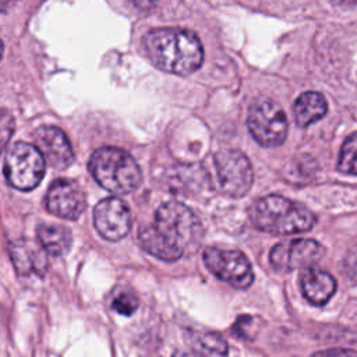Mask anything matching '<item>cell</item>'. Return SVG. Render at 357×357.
<instances>
[{
	"label": "cell",
	"mask_w": 357,
	"mask_h": 357,
	"mask_svg": "<svg viewBox=\"0 0 357 357\" xmlns=\"http://www.w3.org/2000/svg\"><path fill=\"white\" fill-rule=\"evenodd\" d=\"M1 54H3V42L0 39V59H1Z\"/></svg>",
	"instance_id": "obj_26"
},
{
	"label": "cell",
	"mask_w": 357,
	"mask_h": 357,
	"mask_svg": "<svg viewBox=\"0 0 357 357\" xmlns=\"http://www.w3.org/2000/svg\"><path fill=\"white\" fill-rule=\"evenodd\" d=\"M144 47L152 64L170 74L188 75L197 71L204 61L201 40L185 29H153L146 33Z\"/></svg>",
	"instance_id": "obj_2"
},
{
	"label": "cell",
	"mask_w": 357,
	"mask_h": 357,
	"mask_svg": "<svg viewBox=\"0 0 357 357\" xmlns=\"http://www.w3.org/2000/svg\"><path fill=\"white\" fill-rule=\"evenodd\" d=\"M13 132H14L13 116L7 110L0 109V152H3V149L8 144Z\"/></svg>",
	"instance_id": "obj_20"
},
{
	"label": "cell",
	"mask_w": 357,
	"mask_h": 357,
	"mask_svg": "<svg viewBox=\"0 0 357 357\" xmlns=\"http://www.w3.org/2000/svg\"><path fill=\"white\" fill-rule=\"evenodd\" d=\"M204 262L218 279L236 289H247L254 280V272L250 261L237 250L208 247L204 251Z\"/></svg>",
	"instance_id": "obj_8"
},
{
	"label": "cell",
	"mask_w": 357,
	"mask_h": 357,
	"mask_svg": "<svg viewBox=\"0 0 357 357\" xmlns=\"http://www.w3.org/2000/svg\"><path fill=\"white\" fill-rule=\"evenodd\" d=\"M35 146L43 155L46 163L54 169H66L74 160L71 144L60 128L54 126H42L33 134Z\"/></svg>",
	"instance_id": "obj_12"
},
{
	"label": "cell",
	"mask_w": 357,
	"mask_h": 357,
	"mask_svg": "<svg viewBox=\"0 0 357 357\" xmlns=\"http://www.w3.org/2000/svg\"><path fill=\"white\" fill-rule=\"evenodd\" d=\"M46 160L40 151L31 144H14L4 159V176L10 185L21 191L35 188L45 176Z\"/></svg>",
	"instance_id": "obj_5"
},
{
	"label": "cell",
	"mask_w": 357,
	"mask_h": 357,
	"mask_svg": "<svg viewBox=\"0 0 357 357\" xmlns=\"http://www.w3.org/2000/svg\"><path fill=\"white\" fill-rule=\"evenodd\" d=\"M250 218L257 229L271 234L303 233L315 225V216L305 205L278 194L258 199Z\"/></svg>",
	"instance_id": "obj_3"
},
{
	"label": "cell",
	"mask_w": 357,
	"mask_h": 357,
	"mask_svg": "<svg viewBox=\"0 0 357 357\" xmlns=\"http://www.w3.org/2000/svg\"><path fill=\"white\" fill-rule=\"evenodd\" d=\"M11 261L17 269V272L22 276L38 275L42 276L47 269V258L46 250L39 243L29 238H17L8 245Z\"/></svg>",
	"instance_id": "obj_13"
},
{
	"label": "cell",
	"mask_w": 357,
	"mask_h": 357,
	"mask_svg": "<svg viewBox=\"0 0 357 357\" xmlns=\"http://www.w3.org/2000/svg\"><path fill=\"white\" fill-rule=\"evenodd\" d=\"M247 127L262 146H278L287 137V117L283 109L269 98H259L250 106Z\"/></svg>",
	"instance_id": "obj_6"
},
{
	"label": "cell",
	"mask_w": 357,
	"mask_h": 357,
	"mask_svg": "<svg viewBox=\"0 0 357 357\" xmlns=\"http://www.w3.org/2000/svg\"><path fill=\"white\" fill-rule=\"evenodd\" d=\"M202 234V225L192 209L169 201L158 208L153 223L144 226L138 238L148 254L170 262L197 250Z\"/></svg>",
	"instance_id": "obj_1"
},
{
	"label": "cell",
	"mask_w": 357,
	"mask_h": 357,
	"mask_svg": "<svg viewBox=\"0 0 357 357\" xmlns=\"http://www.w3.org/2000/svg\"><path fill=\"white\" fill-rule=\"evenodd\" d=\"M317 354H322V356H326V354H357V351L354 350H326V351H319Z\"/></svg>",
	"instance_id": "obj_23"
},
{
	"label": "cell",
	"mask_w": 357,
	"mask_h": 357,
	"mask_svg": "<svg viewBox=\"0 0 357 357\" xmlns=\"http://www.w3.org/2000/svg\"><path fill=\"white\" fill-rule=\"evenodd\" d=\"M93 225L98 233L110 241H117L130 231L131 216L127 204L117 197H107L93 209Z\"/></svg>",
	"instance_id": "obj_10"
},
{
	"label": "cell",
	"mask_w": 357,
	"mask_h": 357,
	"mask_svg": "<svg viewBox=\"0 0 357 357\" xmlns=\"http://www.w3.org/2000/svg\"><path fill=\"white\" fill-rule=\"evenodd\" d=\"M344 265H346V271L350 275V278L353 280H357V248H354L344 259Z\"/></svg>",
	"instance_id": "obj_21"
},
{
	"label": "cell",
	"mask_w": 357,
	"mask_h": 357,
	"mask_svg": "<svg viewBox=\"0 0 357 357\" xmlns=\"http://www.w3.org/2000/svg\"><path fill=\"white\" fill-rule=\"evenodd\" d=\"M303 296L314 305H324L336 291L333 276L318 268H304L300 275Z\"/></svg>",
	"instance_id": "obj_14"
},
{
	"label": "cell",
	"mask_w": 357,
	"mask_h": 357,
	"mask_svg": "<svg viewBox=\"0 0 357 357\" xmlns=\"http://www.w3.org/2000/svg\"><path fill=\"white\" fill-rule=\"evenodd\" d=\"M131 1L139 10H149L156 3V0H131Z\"/></svg>",
	"instance_id": "obj_22"
},
{
	"label": "cell",
	"mask_w": 357,
	"mask_h": 357,
	"mask_svg": "<svg viewBox=\"0 0 357 357\" xmlns=\"http://www.w3.org/2000/svg\"><path fill=\"white\" fill-rule=\"evenodd\" d=\"M328 105L322 93L307 91L301 93L294 102V119L300 127H308L322 119L326 113Z\"/></svg>",
	"instance_id": "obj_15"
},
{
	"label": "cell",
	"mask_w": 357,
	"mask_h": 357,
	"mask_svg": "<svg viewBox=\"0 0 357 357\" xmlns=\"http://www.w3.org/2000/svg\"><path fill=\"white\" fill-rule=\"evenodd\" d=\"M112 308L121 315H131L138 308V298L131 293H120L114 297Z\"/></svg>",
	"instance_id": "obj_19"
},
{
	"label": "cell",
	"mask_w": 357,
	"mask_h": 357,
	"mask_svg": "<svg viewBox=\"0 0 357 357\" xmlns=\"http://www.w3.org/2000/svg\"><path fill=\"white\" fill-rule=\"evenodd\" d=\"M340 3H343V4H349V6H354V4H357V0H339Z\"/></svg>",
	"instance_id": "obj_25"
},
{
	"label": "cell",
	"mask_w": 357,
	"mask_h": 357,
	"mask_svg": "<svg viewBox=\"0 0 357 357\" xmlns=\"http://www.w3.org/2000/svg\"><path fill=\"white\" fill-rule=\"evenodd\" d=\"M216 177L220 190L229 197H243L254 181L252 166L238 149H220L213 156Z\"/></svg>",
	"instance_id": "obj_7"
},
{
	"label": "cell",
	"mask_w": 357,
	"mask_h": 357,
	"mask_svg": "<svg viewBox=\"0 0 357 357\" xmlns=\"http://www.w3.org/2000/svg\"><path fill=\"white\" fill-rule=\"evenodd\" d=\"M324 247L312 238H294L272 247L269 261L278 271H294L315 265L324 255Z\"/></svg>",
	"instance_id": "obj_9"
},
{
	"label": "cell",
	"mask_w": 357,
	"mask_h": 357,
	"mask_svg": "<svg viewBox=\"0 0 357 357\" xmlns=\"http://www.w3.org/2000/svg\"><path fill=\"white\" fill-rule=\"evenodd\" d=\"M38 238L47 254L54 257L66 255L70 251L73 243L71 233L60 225H39Z\"/></svg>",
	"instance_id": "obj_16"
},
{
	"label": "cell",
	"mask_w": 357,
	"mask_h": 357,
	"mask_svg": "<svg viewBox=\"0 0 357 357\" xmlns=\"http://www.w3.org/2000/svg\"><path fill=\"white\" fill-rule=\"evenodd\" d=\"M337 170L344 174L357 176V132L346 138L340 148Z\"/></svg>",
	"instance_id": "obj_17"
},
{
	"label": "cell",
	"mask_w": 357,
	"mask_h": 357,
	"mask_svg": "<svg viewBox=\"0 0 357 357\" xmlns=\"http://www.w3.org/2000/svg\"><path fill=\"white\" fill-rule=\"evenodd\" d=\"M195 347L204 353V354H226L227 353V344L226 342L216 333H205L199 336V339L195 343Z\"/></svg>",
	"instance_id": "obj_18"
},
{
	"label": "cell",
	"mask_w": 357,
	"mask_h": 357,
	"mask_svg": "<svg viewBox=\"0 0 357 357\" xmlns=\"http://www.w3.org/2000/svg\"><path fill=\"white\" fill-rule=\"evenodd\" d=\"M13 0H0V13H3Z\"/></svg>",
	"instance_id": "obj_24"
},
{
	"label": "cell",
	"mask_w": 357,
	"mask_h": 357,
	"mask_svg": "<svg viewBox=\"0 0 357 357\" xmlns=\"http://www.w3.org/2000/svg\"><path fill=\"white\" fill-rule=\"evenodd\" d=\"M45 205L50 213L74 220L78 219L85 209V194L77 181L57 178L49 185Z\"/></svg>",
	"instance_id": "obj_11"
},
{
	"label": "cell",
	"mask_w": 357,
	"mask_h": 357,
	"mask_svg": "<svg viewBox=\"0 0 357 357\" xmlns=\"http://www.w3.org/2000/svg\"><path fill=\"white\" fill-rule=\"evenodd\" d=\"M88 169L98 184L113 194H128L141 183V170L135 159L114 146L96 149L89 159Z\"/></svg>",
	"instance_id": "obj_4"
}]
</instances>
